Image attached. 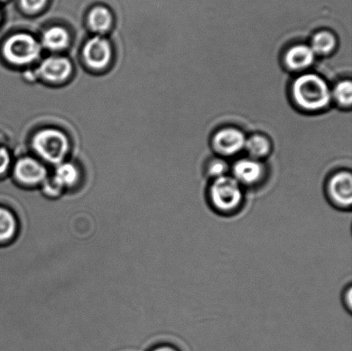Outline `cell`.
Segmentation results:
<instances>
[{"label":"cell","instance_id":"cell-23","mask_svg":"<svg viewBox=\"0 0 352 351\" xmlns=\"http://www.w3.org/2000/svg\"><path fill=\"white\" fill-rule=\"evenodd\" d=\"M150 351H182L178 346L173 345V343H161L157 346L153 347Z\"/></svg>","mask_w":352,"mask_h":351},{"label":"cell","instance_id":"cell-13","mask_svg":"<svg viewBox=\"0 0 352 351\" xmlns=\"http://www.w3.org/2000/svg\"><path fill=\"white\" fill-rule=\"evenodd\" d=\"M69 43H70V36L64 27H52L43 34V46L47 49L62 50L68 46Z\"/></svg>","mask_w":352,"mask_h":351},{"label":"cell","instance_id":"cell-24","mask_svg":"<svg viewBox=\"0 0 352 351\" xmlns=\"http://www.w3.org/2000/svg\"><path fill=\"white\" fill-rule=\"evenodd\" d=\"M61 188H58L56 184L54 183V181L51 183H47L45 185V192L50 195L56 196L60 194Z\"/></svg>","mask_w":352,"mask_h":351},{"label":"cell","instance_id":"cell-8","mask_svg":"<svg viewBox=\"0 0 352 351\" xmlns=\"http://www.w3.org/2000/svg\"><path fill=\"white\" fill-rule=\"evenodd\" d=\"M233 177L241 187H256L265 177V168L260 161L253 159H241L233 167Z\"/></svg>","mask_w":352,"mask_h":351},{"label":"cell","instance_id":"cell-12","mask_svg":"<svg viewBox=\"0 0 352 351\" xmlns=\"http://www.w3.org/2000/svg\"><path fill=\"white\" fill-rule=\"evenodd\" d=\"M89 24L91 29L98 34H104L112 25V14L104 6H96L89 14Z\"/></svg>","mask_w":352,"mask_h":351},{"label":"cell","instance_id":"cell-26","mask_svg":"<svg viewBox=\"0 0 352 351\" xmlns=\"http://www.w3.org/2000/svg\"><path fill=\"white\" fill-rule=\"evenodd\" d=\"M0 17H1V16H0Z\"/></svg>","mask_w":352,"mask_h":351},{"label":"cell","instance_id":"cell-14","mask_svg":"<svg viewBox=\"0 0 352 351\" xmlns=\"http://www.w3.org/2000/svg\"><path fill=\"white\" fill-rule=\"evenodd\" d=\"M79 173L75 165L69 163L58 164L55 170L54 182L58 188H70L77 183Z\"/></svg>","mask_w":352,"mask_h":351},{"label":"cell","instance_id":"cell-20","mask_svg":"<svg viewBox=\"0 0 352 351\" xmlns=\"http://www.w3.org/2000/svg\"><path fill=\"white\" fill-rule=\"evenodd\" d=\"M47 1L48 0H20V5L24 12L34 14L41 12Z\"/></svg>","mask_w":352,"mask_h":351},{"label":"cell","instance_id":"cell-9","mask_svg":"<svg viewBox=\"0 0 352 351\" xmlns=\"http://www.w3.org/2000/svg\"><path fill=\"white\" fill-rule=\"evenodd\" d=\"M47 174L46 168L33 158H22L16 164L15 177L23 185H36L43 183L46 181Z\"/></svg>","mask_w":352,"mask_h":351},{"label":"cell","instance_id":"cell-11","mask_svg":"<svg viewBox=\"0 0 352 351\" xmlns=\"http://www.w3.org/2000/svg\"><path fill=\"white\" fill-rule=\"evenodd\" d=\"M316 54L312 48L307 45H296L286 52L285 65L292 71H302L311 67L315 61Z\"/></svg>","mask_w":352,"mask_h":351},{"label":"cell","instance_id":"cell-21","mask_svg":"<svg viewBox=\"0 0 352 351\" xmlns=\"http://www.w3.org/2000/svg\"><path fill=\"white\" fill-rule=\"evenodd\" d=\"M341 301H342L344 308L351 314L352 309V286L351 284H348L346 286L344 287L342 292V297H341Z\"/></svg>","mask_w":352,"mask_h":351},{"label":"cell","instance_id":"cell-25","mask_svg":"<svg viewBox=\"0 0 352 351\" xmlns=\"http://www.w3.org/2000/svg\"><path fill=\"white\" fill-rule=\"evenodd\" d=\"M0 1H3V0H0Z\"/></svg>","mask_w":352,"mask_h":351},{"label":"cell","instance_id":"cell-7","mask_svg":"<svg viewBox=\"0 0 352 351\" xmlns=\"http://www.w3.org/2000/svg\"><path fill=\"white\" fill-rule=\"evenodd\" d=\"M246 137L239 129L227 127L219 130L213 137L214 149L223 156H233L244 149Z\"/></svg>","mask_w":352,"mask_h":351},{"label":"cell","instance_id":"cell-18","mask_svg":"<svg viewBox=\"0 0 352 351\" xmlns=\"http://www.w3.org/2000/svg\"><path fill=\"white\" fill-rule=\"evenodd\" d=\"M332 98L343 108H350L352 102V84L350 80L340 82L334 88Z\"/></svg>","mask_w":352,"mask_h":351},{"label":"cell","instance_id":"cell-2","mask_svg":"<svg viewBox=\"0 0 352 351\" xmlns=\"http://www.w3.org/2000/svg\"><path fill=\"white\" fill-rule=\"evenodd\" d=\"M292 91L296 105L305 111L326 109L333 98L327 82L316 74L300 76L293 82Z\"/></svg>","mask_w":352,"mask_h":351},{"label":"cell","instance_id":"cell-3","mask_svg":"<svg viewBox=\"0 0 352 351\" xmlns=\"http://www.w3.org/2000/svg\"><path fill=\"white\" fill-rule=\"evenodd\" d=\"M33 146L43 159L51 163L60 164L68 152L69 141L60 131L44 129L34 137Z\"/></svg>","mask_w":352,"mask_h":351},{"label":"cell","instance_id":"cell-10","mask_svg":"<svg viewBox=\"0 0 352 351\" xmlns=\"http://www.w3.org/2000/svg\"><path fill=\"white\" fill-rule=\"evenodd\" d=\"M72 69V64L68 58L50 57L41 63L39 73L47 81L60 82L70 77Z\"/></svg>","mask_w":352,"mask_h":351},{"label":"cell","instance_id":"cell-15","mask_svg":"<svg viewBox=\"0 0 352 351\" xmlns=\"http://www.w3.org/2000/svg\"><path fill=\"white\" fill-rule=\"evenodd\" d=\"M17 230V220L12 211L0 206V242L12 240Z\"/></svg>","mask_w":352,"mask_h":351},{"label":"cell","instance_id":"cell-5","mask_svg":"<svg viewBox=\"0 0 352 351\" xmlns=\"http://www.w3.org/2000/svg\"><path fill=\"white\" fill-rule=\"evenodd\" d=\"M327 201L334 209L351 212L352 205V177L349 171H340L327 182Z\"/></svg>","mask_w":352,"mask_h":351},{"label":"cell","instance_id":"cell-16","mask_svg":"<svg viewBox=\"0 0 352 351\" xmlns=\"http://www.w3.org/2000/svg\"><path fill=\"white\" fill-rule=\"evenodd\" d=\"M337 46V40L332 33L322 31L314 36L311 46L314 53L318 55H329Z\"/></svg>","mask_w":352,"mask_h":351},{"label":"cell","instance_id":"cell-1","mask_svg":"<svg viewBox=\"0 0 352 351\" xmlns=\"http://www.w3.org/2000/svg\"><path fill=\"white\" fill-rule=\"evenodd\" d=\"M210 211L223 218H232L243 211L245 205L243 188L233 177L214 179L206 192Z\"/></svg>","mask_w":352,"mask_h":351},{"label":"cell","instance_id":"cell-19","mask_svg":"<svg viewBox=\"0 0 352 351\" xmlns=\"http://www.w3.org/2000/svg\"><path fill=\"white\" fill-rule=\"evenodd\" d=\"M228 165L226 161L217 159L210 161L207 167V174L210 177L217 179L227 175Z\"/></svg>","mask_w":352,"mask_h":351},{"label":"cell","instance_id":"cell-6","mask_svg":"<svg viewBox=\"0 0 352 351\" xmlns=\"http://www.w3.org/2000/svg\"><path fill=\"white\" fill-rule=\"evenodd\" d=\"M86 64L93 69H102L109 64L112 48L108 40L96 36L85 43L82 50Z\"/></svg>","mask_w":352,"mask_h":351},{"label":"cell","instance_id":"cell-17","mask_svg":"<svg viewBox=\"0 0 352 351\" xmlns=\"http://www.w3.org/2000/svg\"><path fill=\"white\" fill-rule=\"evenodd\" d=\"M244 148L253 159L256 160L267 156L270 152L271 144L267 137L254 135L246 140Z\"/></svg>","mask_w":352,"mask_h":351},{"label":"cell","instance_id":"cell-22","mask_svg":"<svg viewBox=\"0 0 352 351\" xmlns=\"http://www.w3.org/2000/svg\"><path fill=\"white\" fill-rule=\"evenodd\" d=\"M10 155L6 148L0 147V175L6 173L10 166Z\"/></svg>","mask_w":352,"mask_h":351},{"label":"cell","instance_id":"cell-4","mask_svg":"<svg viewBox=\"0 0 352 351\" xmlns=\"http://www.w3.org/2000/svg\"><path fill=\"white\" fill-rule=\"evenodd\" d=\"M3 53L10 63L28 65L39 58L41 46L30 34H16L10 36L3 44Z\"/></svg>","mask_w":352,"mask_h":351}]
</instances>
